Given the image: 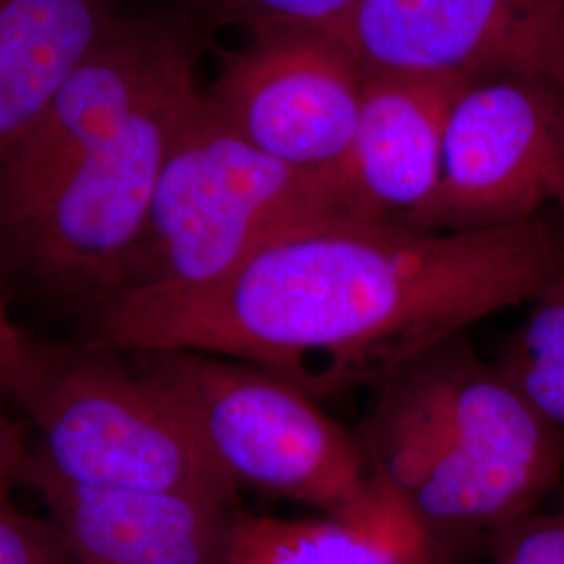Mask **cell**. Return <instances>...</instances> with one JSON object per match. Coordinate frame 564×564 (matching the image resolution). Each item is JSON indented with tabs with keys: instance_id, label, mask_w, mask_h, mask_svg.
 I'll list each match as a JSON object with an SVG mask.
<instances>
[{
	"instance_id": "obj_1",
	"label": "cell",
	"mask_w": 564,
	"mask_h": 564,
	"mask_svg": "<svg viewBox=\"0 0 564 564\" xmlns=\"http://www.w3.org/2000/svg\"><path fill=\"white\" fill-rule=\"evenodd\" d=\"M563 272L538 216L475 232L333 220L282 235L197 289L121 291L90 312V347L253 364L321 402L381 387Z\"/></svg>"
},
{
	"instance_id": "obj_2",
	"label": "cell",
	"mask_w": 564,
	"mask_h": 564,
	"mask_svg": "<svg viewBox=\"0 0 564 564\" xmlns=\"http://www.w3.org/2000/svg\"><path fill=\"white\" fill-rule=\"evenodd\" d=\"M197 55L181 15L126 13L0 176L11 256L90 312L126 286L170 142L203 93Z\"/></svg>"
},
{
	"instance_id": "obj_3",
	"label": "cell",
	"mask_w": 564,
	"mask_h": 564,
	"mask_svg": "<svg viewBox=\"0 0 564 564\" xmlns=\"http://www.w3.org/2000/svg\"><path fill=\"white\" fill-rule=\"evenodd\" d=\"M354 433L440 547L489 540L540 510L563 479L564 429L485 362L466 333L384 381Z\"/></svg>"
},
{
	"instance_id": "obj_4",
	"label": "cell",
	"mask_w": 564,
	"mask_h": 564,
	"mask_svg": "<svg viewBox=\"0 0 564 564\" xmlns=\"http://www.w3.org/2000/svg\"><path fill=\"white\" fill-rule=\"evenodd\" d=\"M333 220H356L335 167L263 153L202 93L170 142L121 291L197 289L282 235Z\"/></svg>"
},
{
	"instance_id": "obj_5",
	"label": "cell",
	"mask_w": 564,
	"mask_h": 564,
	"mask_svg": "<svg viewBox=\"0 0 564 564\" xmlns=\"http://www.w3.org/2000/svg\"><path fill=\"white\" fill-rule=\"evenodd\" d=\"M142 360L237 489H260L343 519H366L400 502L356 433L300 387L209 354L163 351Z\"/></svg>"
},
{
	"instance_id": "obj_6",
	"label": "cell",
	"mask_w": 564,
	"mask_h": 564,
	"mask_svg": "<svg viewBox=\"0 0 564 564\" xmlns=\"http://www.w3.org/2000/svg\"><path fill=\"white\" fill-rule=\"evenodd\" d=\"M18 402L39 431L28 466L93 491H158L237 505V487L212 464L178 405L147 370L130 372L101 349L36 345Z\"/></svg>"
},
{
	"instance_id": "obj_7",
	"label": "cell",
	"mask_w": 564,
	"mask_h": 564,
	"mask_svg": "<svg viewBox=\"0 0 564 564\" xmlns=\"http://www.w3.org/2000/svg\"><path fill=\"white\" fill-rule=\"evenodd\" d=\"M564 132V84L473 82L445 123L442 176L400 223L423 232H475L538 216Z\"/></svg>"
},
{
	"instance_id": "obj_8",
	"label": "cell",
	"mask_w": 564,
	"mask_h": 564,
	"mask_svg": "<svg viewBox=\"0 0 564 564\" xmlns=\"http://www.w3.org/2000/svg\"><path fill=\"white\" fill-rule=\"evenodd\" d=\"M205 93L245 141L303 170L337 167L354 139L368 72L328 28L251 34Z\"/></svg>"
},
{
	"instance_id": "obj_9",
	"label": "cell",
	"mask_w": 564,
	"mask_h": 564,
	"mask_svg": "<svg viewBox=\"0 0 564 564\" xmlns=\"http://www.w3.org/2000/svg\"><path fill=\"white\" fill-rule=\"evenodd\" d=\"M328 30L368 74L564 84V0H360Z\"/></svg>"
},
{
	"instance_id": "obj_10",
	"label": "cell",
	"mask_w": 564,
	"mask_h": 564,
	"mask_svg": "<svg viewBox=\"0 0 564 564\" xmlns=\"http://www.w3.org/2000/svg\"><path fill=\"white\" fill-rule=\"evenodd\" d=\"M473 84L460 76L368 74L360 118L337 170L356 220L400 223L442 176L445 123Z\"/></svg>"
},
{
	"instance_id": "obj_11",
	"label": "cell",
	"mask_w": 564,
	"mask_h": 564,
	"mask_svg": "<svg viewBox=\"0 0 564 564\" xmlns=\"http://www.w3.org/2000/svg\"><path fill=\"white\" fill-rule=\"evenodd\" d=\"M21 481L41 494L74 564H228L237 514L232 502L188 494L80 489L28 464Z\"/></svg>"
},
{
	"instance_id": "obj_12",
	"label": "cell",
	"mask_w": 564,
	"mask_h": 564,
	"mask_svg": "<svg viewBox=\"0 0 564 564\" xmlns=\"http://www.w3.org/2000/svg\"><path fill=\"white\" fill-rule=\"evenodd\" d=\"M123 15L120 0H0V176Z\"/></svg>"
},
{
	"instance_id": "obj_13",
	"label": "cell",
	"mask_w": 564,
	"mask_h": 564,
	"mask_svg": "<svg viewBox=\"0 0 564 564\" xmlns=\"http://www.w3.org/2000/svg\"><path fill=\"white\" fill-rule=\"evenodd\" d=\"M403 502L366 519L235 514L228 564H444Z\"/></svg>"
},
{
	"instance_id": "obj_14",
	"label": "cell",
	"mask_w": 564,
	"mask_h": 564,
	"mask_svg": "<svg viewBox=\"0 0 564 564\" xmlns=\"http://www.w3.org/2000/svg\"><path fill=\"white\" fill-rule=\"evenodd\" d=\"M496 366L550 423L564 429V272L529 302Z\"/></svg>"
},
{
	"instance_id": "obj_15",
	"label": "cell",
	"mask_w": 564,
	"mask_h": 564,
	"mask_svg": "<svg viewBox=\"0 0 564 564\" xmlns=\"http://www.w3.org/2000/svg\"><path fill=\"white\" fill-rule=\"evenodd\" d=\"M214 25H241L251 34L279 28H335L360 0H186Z\"/></svg>"
},
{
	"instance_id": "obj_16",
	"label": "cell",
	"mask_w": 564,
	"mask_h": 564,
	"mask_svg": "<svg viewBox=\"0 0 564 564\" xmlns=\"http://www.w3.org/2000/svg\"><path fill=\"white\" fill-rule=\"evenodd\" d=\"M13 477L0 473V564H74L55 524L28 514L11 496Z\"/></svg>"
},
{
	"instance_id": "obj_17",
	"label": "cell",
	"mask_w": 564,
	"mask_h": 564,
	"mask_svg": "<svg viewBox=\"0 0 564 564\" xmlns=\"http://www.w3.org/2000/svg\"><path fill=\"white\" fill-rule=\"evenodd\" d=\"M489 564H564V506L535 510L498 529L489 540Z\"/></svg>"
},
{
	"instance_id": "obj_18",
	"label": "cell",
	"mask_w": 564,
	"mask_h": 564,
	"mask_svg": "<svg viewBox=\"0 0 564 564\" xmlns=\"http://www.w3.org/2000/svg\"><path fill=\"white\" fill-rule=\"evenodd\" d=\"M36 362V343L30 341L9 314L0 286V391L20 400Z\"/></svg>"
},
{
	"instance_id": "obj_19",
	"label": "cell",
	"mask_w": 564,
	"mask_h": 564,
	"mask_svg": "<svg viewBox=\"0 0 564 564\" xmlns=\"http://www.w3.org/2000/svg\"><path fill=\"white\" fill-rule=\"evenodd\" d=\"M30 452L25 449L18 426L0 412V473L21 481V470L25 466Z\"/></svg>"
},
{
	"instance_id": "obj_20",
	"label": "cell",
	"mask_w": 564,
	"mask_h": 564,
	"mask_svg": "<svg viewBox=\"0 0 564 564\" xmlns=\"http://www.w3.org/2000/svg\"><path fill=\"white\" fill-rule=\"evenodd\" d=\"M550 199L558 203L564 212V132L550 174Z\"/></svg>"
}]
</instances>
